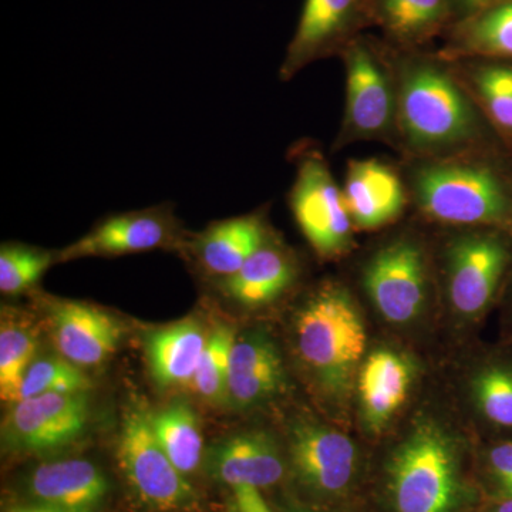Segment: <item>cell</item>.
<instances>
[{"mask_svg":"<svg viewBox=\"0 0 512 512\" xmlns=\"http://www.w3.org/2000/svg\"><path fill=\"white\" fill-rule=\"evenodd\" d=\"M181 227L173 205L161 204L144 210L110 215L82 238L57 251V262L141 254L183 244Z\"/></svg>","mask_w":512,"mask_h":512,"instance_id":"12","label":"cell"},{"mask_svg":"<svg viewBox=\"0 0 512 512\" xmlns=\"http://www.w3.org/2000/svg\"><path fill=\"white\" fill-rule=\"evenodd\" d=\"M293 158L296 175L289 205L303 237L322 258L345 254L352 247L355 227L328 161L315 148H299Z\"/></svg>","mask_w":512,"mask_h":512,"instance_id":"7","label":"cell"},{"mask_svg":"<svg viewBox=\"0 0 512 512\" xmlns=\"http://www.w3.org/2000/svg\"><path fill=\"white\" fill-rule=\"evenodd\" d=\"M107 491L100 468L80 458L40 464L28 480L32 501L72 512H96Z\"/></svg>","mask_w":512,"mask_h":512,"instance_id":"18","label":"cell"},{"mask_svg":"<svg viewBox=\"0 0 512 512\" xmlns=\"http://www.w3.org/2000/svg\"><path fill=\"white\" fill-rule=\"evenodd\" d=\"M235 339V330L222 323L205 343L194 383L197 392L212 404L228 403L229 363Z\"/></svg>","mask_w":512,"mask_h":512,"instance_id":"28","label":"cell"},{"mask_svg":"<svg viewBox=\"0 0 512 512\" xmlns=\"http://www.w3.org/2000/svg\"><path fill=\"white\" fill-rule=\"evenodd\" d=\"M399 147L413 160L508 154L476 101L439 56L404 55L393 62ZM512 157V156H511Z\"/></svg>","mask_w":512,"mask_h":512,"instance_id":"1","label":"cell"},{"mask_svg":"<svg viewBox=\"0 0 512 512\" xmlns=\"http://www.w3.org/2000/svg\"><path fill=\"white\" fill-rule=\"evenodd\" d=\"M92 389L93 382L82 367L73 365L64 357H42L30 365L16 402L42 394L87 393Z\"/></svg>","mask_w":512,"mask_h":512,"instance_id":"30","label":"cell"},{"mask_svg":"<svg viewBox=\"0 0 512 512\" xmlns=\"http://www.w3.org/2000/svg\"><path fill=\"white\" fill-rule=\"evenodd\" d=\"M90 420L87 393H50L13 403L2 423L8 453L62 450L83 436Z\"/></svg>","mask_w":512,"mask_h":512,"instance_id":"9","label":"cell"},{"mask_svg":"<svg viewBox=\"0 0 512 512\" xmlns=\"http://www.w3.org/2000/svg\"><path fill=\"white\" fill-rule=\"evenodd\" d=\"M342 190L353 227L359 229L382 228L397 220L409 195L397 171L373 158L350 161Z\"/></svg>","mask_w":512,"mask_h":512,"instance_id":"15","label":"cell"},{"mask_svg":"<svg viewBox=\"0 0 512 512\" xmlns=\"http://www.w3.org/2000/svg\"><path fill=\"white\" fill-rule=\"evenodd\" d=\"M473 396L485 423L512 439V352L485 363L473 380Z\"/></svg>","mask_w":512,"mask_h":512,"instance_id":"27","label":"cell"},{"mask_svg":"<svg viewBox=\"0 0 512 512\" xmlns=\"http://www.w3.org/2000/svg\"><path fill=\"white\" fill-rule=\"evenodd\" d=\"M151 426L165 454L185 477L200 467L204 439L200 421L190 404L177 400L151 413Z\"/></svg>","mask_w":512,"mask_h":512,"instance_id":"26","label":"cell"},{"mask_svg":"<svg viewBox=\"0 0 512 512\" xmlns=\"http://www.w3.org/2000/svg\"><path fill=\"white\" fill-rule=\"evenodd\" d=\"M291 457L296 476L318 494L345 493L355 476V444L319 424L302 423L293 429Z\"/></svg>","mask_w":512,"mask_h":512,"instance_id":"13","label":"cell"},{"mask_svg":"<svg viewBox=\"0 0 512 512\" xmlns=\"http://www.w3.org/2000/svg\"><path fill=\"white\" fill-rule=\"evenodd\" d=\"M295 278V262L288 252L266 242L239 271L221 279V291L245 308H261L281 298Z\"/></svg>","mask_w":512,"mask_h":512,"instance_id":"25","label":"cell"},{"mask_svg":"<svg viewBox=\"0 0 512 512\" xmlns=\"http://www.w3.org/2000/svg\"><path fill=\"white\" fill-rule=\"evenodd\" d=\"M6 512H72L63 510V508L53 507V505L35 503L30 501L26 504H16L8 508Z\"/></svg>","mask_w":512,"mask_h":512,"instance_id":"34","label":"cell"},{"mask_svg":"<svg viewBox=\"0 0 512 512\" xmlns=\"http://www.w3.org/2000/svg\"><path fill=\"white\" fill-rule=\"evenodd\" d=\"M37 342L32 330L18 323H2L0 329V397L15 403L30 365L35 362Z\"/></svg>","mask_w":512,"mask_h":512,"instance_id":"29","label":"cell"},{"mask_svg":"<svg viewBox=\"0 0 512 512\" xmlns=\"http://www.w3.org/2000/svg\"><path fill=\"white\" fill-rule=\"evenodd\" d=\"M370 19L392 42L413 52L453 25L450 0H369Z\"/></svg>","mask_w":512,"mask_h":512,"instance_id":"23","label":"cell"},{"mask_svg":"<svg viewBox=\"0 0 512 512\" xmlns=\"http://www.w3.org/2000/svg\"><path fill=\"white\" fill-rule=\"evenodd\" d=\"M57 262V252L23 244H3L0 248V291L3 295H20L40 281Z\"/></svg>","mask_w":512,"mask_h":512,"instance_id":"31","label":"cell"},{"mask_svg":"<svg viewBox=\"0 0 512 512\" xmlns=\"http://www.w3.org/2000/svg\"><path fill=\"white\" fill-rule=\"evenodd\" d=\"M410 363L393 350L380 349L367 357L360 370L359 393L370 429L380 430L406 402L412 386Z\"/></svg>","mask_w":512,"mask_h":512,"instance_id":"24","label":"cell"},{"mask_svg":"<svg viewBox=\"0 0 512 512\" xmlns=\"http://www.w3.org/2000/svg\"><path fill=\"white\" fill-rule=\"evenodd\" d=\"M299 356L320 386L343 394L365 355V323L343 286L326 284L312 293L295 320Z\"/></svg>","mask_w":512,"mask_h":512,"instance_id":"3","label":"cell"},{"mask_svg":"<svg viewBox=\"0 0 512 512\" xmlns=\"http://www.w3.org/2000/svg\"><path fill=\"white\" fill-rule=\"evenodd\" d=\"M505 308H507V322L512 329V276L504 292Z\"/></svg>","mask_w":512,"mask_h":512,"instance_id":"36","label":"cell"},{"mask_svg":"<svg viewBox=\"0 0 512 512\" xmlns=\"http://www.w3.org/2000/svg\"><path fill=\"white\" fill-rule=\"evenodd\" d=\"M407 191L430 220L512 235V157L468 154L413 160Z\"/></svg>","mask_w":512,"mask_h":512,"instance_id":"2","label":"cell"},{"mask_svg":"<svg viewBox=\"0 0 512 512\" xmlns=\"http://www.w3.org/2000/svg\"><path fill=\"white\" fill-rule=\"evenodd\" d=\"M448 63L512 156V62L464 59Z\"/></svg>","mask_w":512,"mask_h":512,"instance_id":"21","label":"cell"},{"mask_svg":"<svg viewBox=\"0 0 512 512\" xmlns=\"http://www.w3.org/2000/svg\"><path fill=\"white\" fill-rule=\"evenodd\" d=\"M365 288L377 311L392 323H409L420 315L429 295V264L419 242L399 238L370 258Z\"/></svg>","mask_w":512,"mask_h":512,"instance_id":"10","label":"cell"},{"mask_svg":"<svg viewBox=\"0 0 512 512\" xmlns=\"http://www.w3.org/2000/svg\"><path fill=\"white\" fill-rule=\"evenodd\" d=\"M340 56L345 63L346 100L342 127L333 150H342L359 141H384L399 146L393 63L360 37Z\"/></svg>","mask_w":512,"mask_h":512,"instance_id":"5","label":"cell"},{"mask_svg":"<svg viewBox=\"0 0 512 512\" xmlns=\"http://www.w3.org/2000/svg\"><path fill=\"white\" fill-rule=\"evenodd\" d=\"M450 2L453 6L454 15L460 20L490 8V6L497 5V3L504 2V0H450Z\"/></svg>","mask_w":512,"mask_h":512,"instance_id":"33","label":"cell"},{"mask_svg":"<svg viewBox=\"0 0 512 512\" xmlns=\"http://www.w3.org/2000/svg\"><path fill=\"white\" fill-rule=\"evenodd\" d=\"M266 244L264 220L259 214L218 221L191 241L190 251L205 274L225 279Z\"/></svg>","mask_w":512,"mask_h":512,"instance_id":"19","label":"cell"},{"mask_svg":"<svg viewBox=\"0 0 512 512\" xmlns=\"http://www.w3.org/2000/svg\"><path fill=\"white\" fill-rule=\"evenodd\" d=\"M212 477L229 487H271L284 477V461L271 437L242 433L218 441L207 451Z\"/></svg>","mask_w":512,"mask_h":512,"instance_id":"16","label":"cell"},{"mask_svg":"<svg viewBox=\"0 0 512 512\" xmlns=\"http://www.w3.org/2000/svg\"><path fill=\"white\" fill-rule=\"evenodd\" d=\"M389 495L396 512H457L463 501L453 441L423 423L400 444L389 466Z\"/></svg>","mask_w":512,"mask_h":512,"instance_id":"4","label":"cell"},{"mask_svg":"<svg viewBox=\"0 0 512 512\" xmlns=\"http://www.w3.org/2000/svg\"><path fill=\"white\" fill-rule=\"evenodd\" d=\"M299 512H308V511H299Z\"/></svg>","mask_w":512,"mask_h":512,"instance_id":"37","label":"cell"},{"mask_svg":"<svg viewBox=\"0 0 512 512\" xmlns=\"http://www.w3.org/2000/svg\"><path fill=\"white\" fill-rule=\"evenodd\" d=\"M437 56L447 62L464 59L512 62V0L456 20L448 28L446 45Z\"/></svg>","mask_w":512,"mask_h":512,"instance_id":"20","label":"cell"},{"mask_svg":"<svg viewBox=\"0 0 512 512\" xmlns=\"http://www.w3.org/2000/svg\"><path fill=\"white\" fill-rule=\"evenodd\" d=\"M483 512H512V498L491 500Z\"/></svg>","mask_w":512,"mask_h":512,"instance_id":"35","label":"cell"},{"mask_svg":"<svg viewBox=\"0 0 512 512\" xmlns=\"http://www.w3.org/2000/svg\"><path fill=\"white\" fill-rule=\"evenodd\" d=\"M484 467L491 500L512 498V439L495 440L485 451Z\"/></svg>","mask_w":512,"mask_h":512,"instance_id":"32","label":"cell"},{"mask_svg":"<svg viewBox=\"0 0 512 512\" xmlns=\"http://www.w3.org/2000/svg\"><path fill=\"white\" fill-rule=\"evenodd\" d=\"M447 292L458 315H484L512 276V235L497 228H468L447 247Z\"/></svg>","mask_w":512,"mask_h":512,"instance_id":"6","label":"cell"},{"mask_svg":"<svg viewBox=\"0 0 512 512\" xmlns=\"http://www.w3.org/2000/svg\"><path fill=\"white\" fill-rule=\"evenodd\" d=\"M369 22V0H305L279 77L288 82L309 64L340 56Z\"/></svg>","mask_w":512,"mask_h":512,"instance_id":"11","label":"cell"},{"mask_svg":"<svg viewBox=\"0 0 512 512\" xmlns=\"http://www.w3.org/2000/svg\"><path fill=\"white\" fill-rule=\"evenodd\" d=\"M207 339L201 323L192 319L151 330L146 355L154 382L168 389L194 380Z\"/></svg>","mask_w":512,"mask_h":512,"instance_id":"22","label":"cell"},{"mask_svg":"<svg viewBox=\"0 0 512 512\" xmlns=\"http://www.w3.org/2000/svg\"><path fill=\"white\" fill-rule=\"evenodd\" d=\"M49 312L56 348L73 365L99 366L119 348L123 326L99 306L57 301L49 306Z\"/></svg>","mask_w":512,"mask_h":512,"instance_id":"14","label":"cell"},{"mask_svg":"<svg viewBox=\"0 0 512 512\" xmlns=\"http://www.w3.org/2000/svg\"><path fill=\"white\" fill-rule=\"evenodd\" d=\"M284 366L275 343L265 333L235 339L228 375V403L248 409L271 399L284 386Z\"/></svg>","mask_w":512,"mask_h":512,"instance_id":"17","label":"cell"},{"mask_svg":"<svg viewBox=\"0 0 512 512\" xmlns=\"http://www.w3.org/2000/svg\"><path fill=\"white\" fill-rule=\"evenodd\" d=\"M121 471L138 500L156 511L187 510L195 491L158 443L151 412L133 406L124 414L119 440Z\"/></svg>","mask_w":512,"mask_h":512,"instance_id":"8","label":"cell"}]
</instances>
